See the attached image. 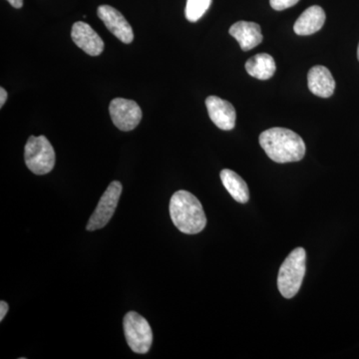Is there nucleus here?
<instances>
[{"instance_id":"nucleus-1","label":"nucleus","mask_w":359,"mask_h":359,"mask_svg":"<svg viewBox=\"0 0 359 359\" xmlns=\"http://www.w3.org/2000/svg\"><path fill=\"white\" fill-rule=\"evenodd\" d=\"M259 144L266 154L280 164L299 162L306 155V144L290 129L271 128L259 135Z\"/></svg>"},{"instance_id":"nucleus-2","label":"nucleus","mask_w":359,"mask_h":359,"mask_svg":"<svg viewBox=\"0 0 359 359\" xmlns=\"http://www.w3.org/2000/svg\"><path fill=\"white\" fill-rule=\"evenodd\" d=\"M170 216L176 228L187 235L201 233L207 224L202 204L188 191H178L172 196Z\"/></svg>"},{"instance_id":"nucleus-3","label":"nucleus","mask_w":359,"mask_h":359,"mask_svg":"<svg viewBox=\"0 0 359 359\" xmlns=\"http://www.w3.org/2000/svg\"><path fill=\"white\" fill-rule=\"evenodd\" d=\"M306 271V252L302 248L292 250L278 271V287L285 299H292L301 289Z\"/></svg>"},{"instance_id":"nucleus-4","label":"nucleus","mask_w":359,"mask_h":359,"mask_svg":"<svg viewBox=\"0 0 359 359\" xmlns=\"http://www.w3.org/2000/svg\"><path fill=\"white\" fill-rule=\"evenodd\" d=\"M25 164L32 173L48 174L55 166V152L45 136H30L25 150Z\"/></svg>"},{"instance_id":"nucleus-5","label":"nucleus","mask_w":359,"mask_h":359,"mask_svg":"<svg viewBox=\"0 0 359 359\" xmlns=\"http://www.w3.org/2000/svg\"><path fill=\"white\" fill-rule=\"evenodd\" d=\"M127 344L134 353L145 354L150 351L153 342L152 328L140 314L130 311L123 320Z\"/></svg>"},{"instance_id":"nucleus-6","label":"nucleus","mask_w":359,"mask_h":359,"mask_svg":"<svg viewBox=\"0 0 359 359\" xmlns=\"http://www.w3.org/2000/svg\"><path fill=\"white\" fill-rule=\"evenodd\" d=\"M122 184L120 182L114 181L108 186L105 193L103 194L98 205L94 211L93 215L90 217L87 224V231L100 230L109 223L111 218L116 211L120 196L122 194Z\"/></svg>"},{"instance_id":"nucleus-7","label":"nucleus","mask_w":359,"mask_h":359,"mask_svg":"<svg viewBox=\"0 0 359 359\" xmlns=\"http://www.w3.org/2000/svg\"><path fill=\"white\" fill-rule=\"evenodd\" d=\"M109 111L113 124L121 131H131L140 124L142 110L140 106L134 100L125 98L113 99L110 103Z\"/></svg>"},{"instance_id":"nucleus-8","label":"nucleus","mask_w":359,"mask_h":359,"mask_svg":"<svg viewBox=\"0 0 359 359\" xmlns=\"http://www.w3.org/2000/svg\"><path fill=\"white\" fill-rule=\"evenodd\" d=\"M97 13L107 29L120 41L126 44L133 41L134 32L132 26L120 11L110 6H101L98 7Z\"/></svg>"},{"instance_id":"nucleus-9","label":"nucleus","mask_w":359,"mask_h":359,"mask_svg":"<svg viewBox=\"0 0 359 359\" xmlns=\"http://www.w3.org/2000/svg\"><path fill=\"white\" fill-rule=\"evenodd\" d=\"M210 119L218 128L230 131L235 128L237 113L233 104L217 96H209L205 100Z\"/></svg>"},{"instance_id":"nucleus-10","label":"nucleus","mask_w":359,"mask_h":359,"mask_svg":"<svg viewBox=\"0 0 359 359\" xmlns=\"http://www.w3.org/2000/svg\"><path fill=\"white\" fill-rule=\"evenodd\" d=\"M71 37L73 42L90 56H98L104 50L102 39L95 30L83 21H78L72 26Z\"/></svg>"},{"instance_id":"nucleus-11","label":"nucleus","mask_w":359,"mask_h":359,"mask_svg":"<svg viewBox=\"0 0 359 359\" xmlns=\"http://www.w3.org/2000/svg\"><path fill=\"white\" fill-rule=\"evenodd\" d=\"M230 34L237 40L244 51L255 48L263 41L261 26L255 22L238 21L231 26Z\"/></svg>"},{"instance_id":"nucleus-12","label":"nucleus","mask_w":359,"mask_h":359,"mask_svg":"<svg viewBox=\"0 0 359 359\" xmlns=\"http://www.w3.org/2000/svg\"><path fill=\"white\" fill-rule=\"evenodd\" d=\"M308 86L311 93L321 98H328L334 94L335 81L332 73L325 66H313L308 74Z\"/></svg>"},{"instance_id":"nucleus-13","label":"nucleus","mask_w":359,"mask_h":359,"mask_svg":"<svg viewBox=\"0 0 359 359\" xmlns=\"http://www.w3.org/2000/svg\"><path fill=\"white\" fill-rule=\"evenodd\" d=\"M325 22V13L320 6L309 7L295 21L294 30L297 35H311L323 28Z\"/></svg>"},{"instance_id":"nucleus-14","label":"nucleus","mask_w":359,"mask_h":359,"mask_svg":"<svg viewBox=\"0 0 359 359\" xmlns=\"http://www.w3.org/2000/svg\"><path fill=\"white\" fill-rule=\"evenodd\" d=\"M222 183L233 200L241 204H245L250 199L249 188L242 177L231 170L224 169L219 174Z\"/></svg>"},{"instance_id":"nucleus-15","label":"nucleus","mask_w":359,"mask_h":359,"mask_svg":"<svg viewBox=\"0 0 359 359\" xmlns=\"http://www.w3.org/2000/svg\"><path fill=\"white\" fill-rule=\"evenodd\" d=\"M245 70L250 76L259 80H268L276 70L275 60L269 54L259 53L250 58L245 63Z\"/></svg>"},{"instance_id":"nucleus-16","label":"nucleus","mask_w":359,"mask_h":359,"mask_svg":"<svg viewBox=\"0 0 359 359\" xmlns=\"http://www.w3.org/2000/svg\"><path fill=\"white\" fill-rule=\"evenodd\" d=\"M212 0H187L186 18L190 22H197L207 13Z\"/></svg>"},{"instance_id":"nucleus-17","label":"nucleus","mask_w":359,"mask_h":359,"mask_svg":"<svg viewBox=\"0 0 359 359\" xmlns=\"http://www.w3.org/2000/svg\"><path fill=\"white\" fill-rule=\"evenodd\" d=\"M299 1V0H269V4L275 11H280L295 6Z\"/></svg>"},{"instance_id":"nucleus-18","label":"nucleus","mask_w":359,"mask_h":359,"mask_svg":"<svg viewBox=\"0 0 359 359\" xmlns=\"http://www.w3.org/2000/svg\"><path fill=\"white\" fill-rule=\"evenodd\" d=\"M9 306L6 302H0V320H4L6 318L7 311H8Z\"/></svg>"},{"instance_id":"nucleus-19","label":"nucleus","mask_w":359,"mask_h":359,"mask_svg":"<svg viewBox=\"0 0 359 359\" xmlns=\"http://www.w3.org/2000/svg\"><path fill=\"white\" fill-rule=\"evenodd\" d=\"M7 92L6 90L1 87L0 88V108L4 107V104H6L7 100Z\"/></svg>"},{"instance_id":"nucleus-20","label":"nucleus","mask_w":359,"mask_h":359,"mask_svg":"<svg viewBox=\"0 0 359 359\" xmlns=\"http://www.w3.org/2000/svg\"><path fill=\"white\" fill-rule=\"evenodd\" d=\"M14 8L20 9L23 6V0H7Z\"/></svg>"},{"instance_id":"nucleus-21","label":"nucleus","mask_w":359,"mask_h":359,"mask_svg":"<svg viewBox=\"0 0 359 359\" xmlns=\"http://www.w3.org/2000/svg\"><path fill=\"white\" fill-rule=\"evenodd\" d=\"M358 60H359V45H358Z\"/></svg>"}]
</instances>
